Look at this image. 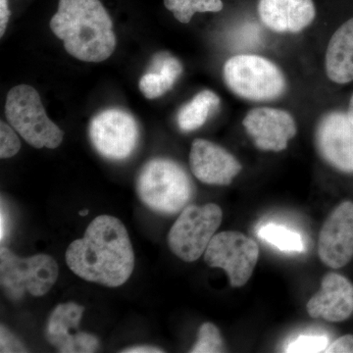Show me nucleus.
I'll return each instance as SVG.
<instances>
[{"label": "nucleus", "instance_id": "obj_12", "mask_svg": "<svg viewBox=\"0 0 353 353\" xmlns=\"http://www.w3.org/2000/svg\"><path fill=\"white\" fill-rule=\"evenodd\" d=\"M243 125L255 146L265 152H283L297 132L292 114L277 108H253L243 118Z\"/></svg>", "mask_w": 353, "mask_h": 353}, {"label": "nucleus", "instance_id": "obj_14", "mask_svg": "<svg viewBox=\"0 0 353 353\" xmlns=\"http://www.w3.org/2000/svg\"><path fill=\"white\" fill-rule=\"evenodd\" d=\"M190 165L197 180L212 185H229L243 170L232 153L203 139L192 141Z\"/></svg>", "mask_w": 353, "mask_h": 353}, {"label": "nucleus", "instance_id": "obj_28", "mask_svg": "<svg viewBox=\"0 0 353 353\" xmlns=\"http://www.w3.org/2000/svg\"><path fill=\"white\" fill-rule=\"evenodd\" d=\"M10 15L8 0H0V37H3L6 31Z\"/></svg>", "mask_w": 353, "mask_h": 353}, {"label": "nucleus", "instance_id": "obj_24", "mask_svg": "<svg viewBox=\"0 0 353 353\" xmlns=\"http://www.w3.org/2000/svg\"><path fill=\"white\" fill-rule=\"evenodd\" d=\"M173 87L165 77L152 71L141 77L139 83V90L148 99H158Z\"/></svg>", "mask_w": 353, "mask_h": 353}, {"label": "nucleus", "instance_id": "obj_16", "mask_svg": "<svg viewBox=\"0 0 353 353\" xmlns=\"http://www.w3.org/2000/svg\"><path fill=\"white\" fill-rule=\"evenodd\" d=\"M257 11L265 27L279 34H296L316 17L313 0H259Z\"/></svg>", "mask_w": 353, "mask_h": 353}, {"label": "nucleus", "instance_id": "obj_25", "mask_svg": "<svg viewBox=\"0 0 353 353\" xmlns=\"http://www.w3.org/2000/svg\"><path fill=\"white\" fill-rule=\"evenodd\" d=\"M21 141L12 126L0 123V157L2 159L13 157L19 152Z\"/></svg>", "mask_w": 353, "mask_h": 353}, {"label": "nucleus", "instance_id": "obj_7", "mask_svg": "<svg viewBox=\"0 0 353 353\" xmlns=\"http://www.w3.org/2000/svg\"><path fill=\"white\" fill-rule=\"evenodd\" d=\"M222 220L223 211L217 204L187 206L169 231V248L183 261H196L205 253Z\"/></svg>", "mask_w": 353, "mask_h": 353}, {"label": "nucleus", "instance_id": "obj_21", "mask_svg": "<svg viewBox=\"0 0 353 353\" xmlns=\"http://www.w3.org/2000/svg\"><path fill=\"white\" fill-rule=\"evenodd\" d=\"M225 345L219 329L212 323H204L199 330L196 345L190 352L218 353L224 352Z\"/></svg>", "mask_w": 353, "mask_h": 353}, {"label": "nucleus", "instance_id": "obj_20", "mask_svg": "<svg viewBox=\"0 0 353 353\" xmlns=\"http://www.w3.org/2000/svg\"><path fill=\"white\" fill-rule=\"evenodd\" d=\"M164 6L174 17L183 24H188L196 13L220 12L222 0H164Z\"/></svg>", "mask_w": 353, "mask_h": 353}, {"label": "nucleus", "instance_id": "obj_6", "mask_svg": "<svg viewBox=\"0 0 353 353\" xmlns=\"http://www.w3.org/2000/svg\"><path fill=\"white\" fill-rule=\"evenodd\" d=\"M59 276L57 262L48 254L22 259L8 248H0V284L12 299H20L26 292L32 296L48 294Z\"/></svg>", "mask_w": 353, "mask_h": 353}, {"label": "nucleus", "instance_id": "obj_9", "mask_svg": "<svg viewBox=\"0 0 353 353\" xmlns=\"http://www.w3.org/2000/svg\"><path fill=\"white\" fill-rule=\"evenodd\" d=\"M90 141L97 152L113 161H122L132 154L138 145V123L122 109L111 108L95 115L88 128Z\"/></svg>", "mask_w": 353, "mask_h": 353}, {"label": "nucleus", "instance_id": "obj_30", "mask_svg": "<svg viewBox=\"0 0 353 353\" xmlns=\"http://www.w3.org/2000/svg\"><path fill=\"white\" fill-rule=\"evenodd\" d=\"M123 353H160L164 352L163 350L159 347H150V345H137V347H128L126 350H121Z\"/></svg>", "mask_w": 353, "mask_h": 353}, {"label": "nucleus", "instance_id": "obj_22", "mask_svg": "<svg viewBox=\"0 0 353 353\" xmlns=\"http://www.w3.org/2000/svg\"><path fill=\"white\" fill-rule=\"evenodd\" d=\"M330 340L326 334H303L289 341L285 352L316 353L325 352L329 347Z\"/></svg>", "mask_w": 353, "mask_h": 353}, {"label": "nucleus", "instance_id": "obj_2", "mask_svg": "<svg viewBox=\"0 0 353 353\" xmlns=\"http://www.w3.org/2000/svg\"><path fill=\"white\" fill-rule=\"evenodd\" d=\"M50 29L81 61L102 62L115 50L112 19L101 0H59Z\"/></svg>", "mask_w": 353, "mask_h": 353}, {"label": "nucleus", "instance_id": "obj_27", "mask_svg": "<svg viewBox=\"0 0 353 353\" xmlns=\"http://www.w3.org/2000/svg\"><path fill=\"white\" fill-rule=\"evenodd\" d=\"M328 353H353V336L345 334L330 343L326 352Z\"/></svg>", "mask_w": 353, "mask_h": 353}, {"label": "nucleus", "instance_id": "obj_10", "mask_svg": "<svg viewBox=\"0 0 353 353\" xmlns=\"http://www.w3.org/2000/svg\"><path fill=\"white\" fill-rule=\"evenodd\" d=\"M315 143L327 163L343 173H353V123L347 112L325 114L316 127Z\"/></svg>", "mask_w": 353, "mask_h": 353}, {"label": "nucleus", "instance_id": "obj_8", "mask_svg": "<svg viewBox=\"0 0 353 353\" xmlns=\"http://www.w3.org/2000/svg\"><path fill=\"white\" fill-rule=\"evenodd\" d=\"M259 259L257 243L238 231L216 234L204 253L206 264L226 272L234 288L243 287L248 282Z\"/></svg>", "mask_w": 353, "mask_h": 353}, {"label": "nucleus", "instance_id": "obj_13", "mask_svg": "<svg viewBox=\"0 0 353 353\" xmlns=\"http://www.w3.org/2000/svg\"><path fill=\"white\" fill-rule=\"evenodd\" d=\"M85 308L75 303H61L52 311L46 336L50 345L62 353H92L99 347L94 334L79 331Z\"/></svg>", "mask_w": 353, "mask_h": 353}, {"label": "nucleus", "instance_id": "obj_15", "mask_svg": "<svg viewBox=\"0 0 353 353\" xmlns=\"http://www.w3.org/2000/svg\"><path fill=\"white\" fill-rule=\"evenodd\" d=\"M308 314L329 322H343L353 313V285L338 273L323 278L321 289L309 299Z\"/></svg>", "mask_w": 353, "mask_h": 353}, {"label": "nucleus", "instance_id": "obj_29", "mask_svg": "<svg viewBox=\"0 0 353 353\" xmlns=\"http://www.w3.org/2000/svg\"><path fill=\"white\" fill-rule=\"evenodd\" d=\"M9 228H10V219H9L8 213L1 202V212H0V240L1 241L6 240L8 236Z\"/></svg>", "mask_w": 353, "mask_h": 353}, {"label": "nucleus", "instance_id": "obj_1", "mask_svg": "<svg viewBox=\"0 0 353 353\" xmlns=\"http://www.w3.org/2000/svg\"><path fill=\"white\" fill-rule=\"evenodd\" d=\"M66 263L87 282L108 288L124 285L134 268V250L124 224L114 216H97L83 238L67 248Z\"/></svg>", "mask_w": 353, "mask_h": 353}, {"label": "nucleus", "instance_id": "obj_3", "mask_svg": "<svg viewBox=\"0 0 353 353\" xmlns=\"http://www.w3.org/2000/svg\"><path fill=\"white\" fill-rule=\"evenodd\" d=\"M137 194L154 212L176 214L194 196V185L180 164L167 158H154L139 171Z\"/></svg>", "mask_w": 353, "mask_h": 353}, {"label": "nucleus", "instance_id": "obj_4", "mask_svg": "<svg viewBox=\"0 0 353 353\" xmlns=\"http://www.w3.org/2000/svg\"><path fill=\"white\" fill-rule=\"evenodd\" d=\"M223 78L236 97L250 101H272L287 90L282 70L267 58L241 54L230 58L223 67Z\"/></svg>", "mask_w": 353, "mask_h": 353}, {"label": "nucleus", "instance_id": "obj_31", "mask_svg": "<svg viewBox=\"0 0 353 353\" xmlns=\"http://www.w3.org/2000/svg\"><path fill=\"white\" fill-rule=\"evenodd\" d=\"M347 116L348 118H350V121L353 123V94L352 95V97H350V103H348V108H347Z\"/></svg>", "mask_w": 353, "mask_h": 353}, {"label": "nucleus", "instance_id": "obj_19", "mask_svg": "<svg viewBox=\"0 0 353 353\" xmlns=\"http://www.w3.org/2000/svg\"><path fill=\"white\" fill-rule=\"evenodd\" d=\"M257 234L262 241L284 252L303 253L305 250L301 234L283 225L275 223L262 225Z\"/></svg>", "mask_w": 353, "mask_h": 353}, {"label": "nucleus", "instance_id": "obj_5", "mask_svg": "<svg viewBox=\"0 0 353 353\" xmlns=\"http://www.w3.org/2000/svg\"><path fill=\"white\" fill-rule=\"evenodd\" d=\"M6 115L16 132L36 148H57L64 132L46 115L41 97L31 85H20L9 90Z\"/></svg>", "mask_w": 353, "mask_h": 353}, {"label": "nucleus", "instance_id": "obj_18", "mask_svg": "<svg viewBox=\"0 0 353 353\" xmlns=\"http://www.w3.org/2000/svg\"><path fill=\"white\" fill-rule=\"evenodd\" d=\"M220 99L212 90H204L183 104L176 114V124L183 132L196 131L203 126L211 112L219 106Z\"/></svg>", "mask_w": 353, "mask_h": 353}, {"label": "nucleus", "instance_id": "obj_11", "mask_svg": "<svg viewBox=\"0 0 353 353\" xmlns=\"http://www.w3.org/2000/svg\"><path fill=\"white\" fill-rule=\"evenodd\" d=\"M318 254L323 263L333 269L343 268L353 259V202H341L325 221Z\"/></svg>", "mask_w": 353, "mask_h": 353}, {"label": "nucleus", "instance_id": "obj_17", "mask_svg": "<svg viewBox=\"0 0 353 353\" xmlns=\"http://www.w3.org/2000/svg\"><path fill=\"white\" fill-rule=\"evenodd\" d=\"M325 71L338 85L353 82V17L334 32L327 46Z\"/></svg>", "mask_w": 353, "mask_h": 353}, {"label": "nucleus", "instance_id": "obj_23", "mask_svg": "<svg viewBox=\"0 0 353 353\" xmlns=\"http://www.w3.org/2000/svg\"><path fill=\"white\" fill-rule=\"evenodd\" d=\"M150 71L157 72L165 77L172 85H175L178 79L182 75L183 68L178 58L168 52H159L153 57Z\"/></svg>", "mask_w": 353, "mask_h": 353}, {"label": "nucleus", "instance_id": "obj_32", "mask_svg": "<svg viewBox=\"0 0 353 353\" xmlns=\"http://www.w3.org/2000/svg\"><path fill=\"white\" fill-rule=\"evenodd\" d=\"M81 216H87L88 214V209H85V210L80 211V213H79Z\"/></svg>", "mask_w": 353, "mask_h": 353}, {"label": "nucleus", "instance_id": "obj_26", "mask_svg": "<svg viewBox=\"0 0 353 353\" xmlns=\"http://www.w3.org/2000/svg\"><path fill=\"white\" fill-rule=\"evenodd\" d=\"M27 348L15 334L2 325L0 328V352H27Z\"/></svg>", "mask_w": 353, "mask_h": 353}]
</instances>
